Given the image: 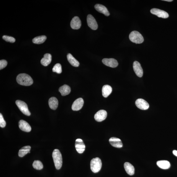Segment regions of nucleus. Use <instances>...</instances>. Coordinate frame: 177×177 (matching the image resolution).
<instances>
[{"label":"nucleus","instance_id":"obj_16","mask_svg":"<svg viewBox=\"0 0 177 177\" xmlns=\"http://www.w3.org/2000/svg\"><path fill=\"white\" fill-rule=\"evenodd\" d=\"M19 127L20 130L25 132H29L31 130V128L28 123L23 120H20Z\"/></svg>","mask_w":177,"mask_h":177},{"label":"nucleus","instance_id":"obj_30","mask_svg":"<svg viewBox=\"0 0 177 177\" xmlns=\"http://www.w3.org/2000/svg\"><path fill=\"white\" fill-rule=\"evenodd\" d=\"M6 125V121H5L3 116L1 114H0V126L1 128H4Z\"/></svg>","mask_w":177,"mask_h":177},{"label":"nucleus","instance_id":"obj_21","mask_svg":"<svg viewBox=\"0 0 177 177\" xmlns=\"http://www.w3.org/2000/svg\"><path fill=\"white\" fill-rule=\"evenodd\" d=\"M59 91L60 92L61 95L65 96L70 93L71 89L70 87L67 85L61 86L59 89Z\"/></svg>","mask_w":177,"mask_h":177},{"label":"nucleus","instance_id":"obj_14","mask_svg":"<svg viewBox=\"0 0 177 177\" xmlns=\"http://www.w3.org/2000/svg\"><path fill=\"white\" fill-rule=\"evenodd\" d=\"M70 25L71 28L73 29L77 30L80 28L81 23L79 17H74L71 20Z\"/></svg>","mask_w":177,"mask_h":177},{"label":"nucleus","instance_id":"obj_19","mask_svg":"<svg viewBox=\"0 0 177 177\" xmlns=\"http://www.w3.org/2000/svg\"><path fill=\"white\" fill-rule=\"evenodd\" d=\"M124 168L127 173L129 175L132 176L135 173L134 167L129 162H125L124 164Z\"/></svg>","mask_w":177,"mask_h":177},{"label":"nucleus","instance_id":"obj_23","mask_svg":"<svg viewBox=\"0 0 177 177\" xmlns=\"http://www.w3.org/2000/svg\"><path fill=\"white\" fill-rule=\"evenodd\" d=\"M156 164L159 167L163 169H168L171 166L170 163L167 160L158 161Z\"/></svg>","mask_w":177,"mask_h":177},{"label":"nucleus","instance_id":"obj_17","mask_svg":"<svg viewBox=\"0 0 177 177\" xmlns=\"http://www.w3.org/2000/svg\"><path fill=\"white\" fill-rule=\"evenodd\" d=\"M95 8L99 12L104 14L106 16H109L110 15V13L106 8L103 5L100 4H96L94 6Z\"/></svg>","mask_w":177,"mask_h":177},{"label":"nucleus","instance_id":"obj_1","mask_svg":"<svg viewBox=\"0 0 177 177\" xmlns=\"http://www.w3.org/2000/svg\"><path fill=\"white\" fill-rule=\"evenodd\" d=\"M17 83L20 85L29 86L33 84L32 78L29 75L26 74H20L17 77Z\"/></svg>","mask_w":177,"mask_h":177},{"label":"nucleus","instance_id":"obj_4","mask_svg":"<svg viewBox=\"0 0 177 177\" xmlns=\"http://www.w3.org/2000/svg\"><path fill=\"white\" fill-rule=\"evenodd\" d=\"M129 39L132 42L136 43L141 44L144 42V38L140 33L137 31L131 32L129 35Z\"/></svg>","mask_w":177,"mask_h":177},{"label":"nucleus","instance_id":"obj_27","mask_svg":"<svg viewBox=\"0 0 177 177\" xmlns=\"http://www.w3.org/2000/svg\"><path fill=\"white\" fill-rule=\"evenodd\" d=\"M33 166L34 168L37 170H41L43 167V164L39 160H35L33 164Z\"/></svg>","mask_w":177,"mask_h":177},{"label":"nucleus","instance_id":"obj_25","mask_svg":"<svg viewBox=\"0 0 177 177\" xmlns=\"http://www.w3.org/2000/svg\"><path fill=\"white\" fill-rule=\"evenodd\" d=\"M67 58L69 62L71 65L75 67H78L79 65L78 61L74 58L71 54L69 53L67 56Z\"/></svg>","mask_w":177,"mask_h":177},{"label":"nucleus","instance_id":"obj_24","mask_svg":"<svg viewBox=\"0 0 177 177\" xmlns=\"http://www.w3.org/2000/svg\"><path fill=\"white\" fill-rule=\"evenodd\" d=\"M31 147L30 146H26L20 149L18 153L19 156L20 157H24L27 154L30 153Z\"/></svg>","mask_w":177,"mask_h":177},{"label":"nucleus","instance_id":"obj_15","mask_svg":"<svg viewBox=\"0 0 177 177\" xmlns=\"http://www.w3.org/2000/svg\"><path fill=\"white\" fill-rule=\"evenodd\" d=\"M109 142L110 144L115 147L119 148L122 147L121 141L119 138L112 137L110 138Z\"/></svg>","mask_w":177,"mask_h":177},{"label":"nucleus","instance_id":"obj_12","mask_svg":"<svg viewBox=\"0 0 177 177\" xmlns=\"http://www.w3.org/2000/svg\"><path fill=\"white\" fill-rule=\"evenodd\" d=\"M83 104L84 101L83 99L81 98L78 99L73 102L71 109L74 111H79L82 108Z\"/></svg>","mask_w":177,"mask_h":177},{"label":"nucleus","instance_id":"obj_22","mask_svg":"<svg viewBox=\"0 0 177 177\" xmlns=\"http://www.w3.org/2000/svg\"><path fill=\"white\" fill-rule=\"evenodd\" d=\"M112 91V89L111 86L109 85H105L102 87V95L104 97H108L111 93Z\"/></svg>","mask_w":177,"mask_h":177},{"label":"nucleus","instance_id":"obj_3","mask_svg":"<svg viewBox=\"0 0 177 177\" xmlns=\"http://www.w3.org/2000/svg\"><path fill=\"white\" fill-rule=\"evenodd\" d=\"M91 169L94 173H97L101 170L102 167L101 161L99 158L92 159L90 163Z\"/></svg>","mask_w":177,"mask_h":177},{"label":"nucleus","instance_id":"obj_6","mask_svg":"<svg viewBox=\"0 0 177 177\" xmlns=\"http://www.w3.org/2000/svg\"><path fill=\"white\" fill-rule=\"evenodd\" d=\"M87 22L88 26L93 30H96L98 28V24L94 18L91 15H89L87 17Z\"/></svg>","mask_w":177,"mask_h":177},{"label":"nucleus","instance_id":"obj_7","mask_svg":"<svg viewBox=\"0 0 177 177\" xmlns=\"http://www.w3.org/2000/svg\"><path fill=\"white\" fill-rule=\"evenodd\" d=\"M150 11L151 13L156 15L159 17L166 19L169 17V14L167 12L158 9L153 8L151 9Z\"/></svg>","mask_w":177,"mask_h":177},{"label":"nucleus","instance_id":"obj_26","mask_svg":"<svg viewBox=\"0 0 177 177\" xmlns=\"http://www.w3.org/2000/svg\"><path fill=\"white\" fill-rule=\"evenodd\" d=\"M47 39V37L45 35H41L35 37L32 42L36 44H41L44 42Z\"/></svg>","mask_w":177,"mask_h":177},{"label":"nucleus","instance_id":"obj_9","mask_svg":"<svg viewBox=\"0 0 177 177\" xmlns=\"http://www.w3.org/2000/svg\"><path fill=\"white\" fill-rule=\"evenodd\" d=\"M135 104L137 107L141 110H147L149 107L148 103L145 100L142 99H137L136 101Z\"/></svg>","mask_w":177,"mask_h":177},{"label":"nucleus","instance_id":"obj_18","mask_svg":"<svg viewBox=\"0 0 177 177\" xmlns=\"http://www.w3.org/2000/svg\"><path fill=\"white\" fill-rule=\"evenodd\" d=\"M52 61V56L50 53H46L41 60V63L45 66H48Z\"/></svg>","mask_w":177,"mask_h":177},{"label":"nucleus","instance_id":"obj_31","mask_svg":"<svg viewBox=\"0 0 177 177\" xmlns=\"http://www.w3.org/2000/svg\"><path fill=\"white\" fill-rule=\"evenodd\" d=\"M7 61L5 60H1L0 61V70L4 69L7 66Z\"/></svg>","mask_w":177,"mask_h":177},{"label":"nucleus","instance_id":"obj_29","mask_svg":"<svg viewBox=\"0 0 177 177\" xmlns=\"http://www.w3.org/2000/svg\"><path fill=\"white\" fill-rule=\"evenodd\" d=\"M2 38L7 42L13 43L16 41L15 38L9 36L4 35L2 37Z\"/></svg>","mask_w":177,"mask_h":177},{"label":"nucleus","instance_id":"obj_20","mask_svg":"<svg viewBox=\"0 0 177 177\" xmlns=\"http://www.w3.org/2000/svg\"><path fill=\"white\" fill-rule=\"evenodd\" d=\"M49 105L50 108L55 110L57 108L58 106V100L54 97H51L49 100Z\"/></svg>","mask_w":177,"mask_h":177},{"label":"nucleus","instance_id":"obj_11","mask_svg":"<svg viewBox=\"0 0 177 177\" xmlns=\"http://www.w3.org/2000/svg\"><path fill=\"white\" fill-rule=\"evenodd\" d=\"M75 146L76 151L79 153H83L85 150V146L81 139L78 138L76 140Z\"/></svg>","mask_w":177,"mask_h":177},{"label":"nucleus","instance_id":"obj_33","mask_svg":"<svg viewBox=\"0 0 177 177\" xmlns=\"http://www.w3.org/2000/svg\"><path fill=\"white\" fill-rule=\"evenodd\" d=\"M163 1H168V2H171V1H173V0H163Z\"/></svg>","mask_w":177,"mask_h":177},{"label":"nucleus","instance_id":"obj_28","mask_svg":"<svg viewBox=\"0 0 177 177\" xmlns=\"http://www.w3.org/2000/svg\"><path fill=\"white\" fill-rule=\"evenodd\" d=\"M54 72H56L58 74H61L62 73V67L60 63H57L55 65L52 69Z\"/></svg>","mask_w":177,"mask_h":177},{"label":"nucleus","instance_id":"obj_32","mask_svg":"<svg viewBox=\"0 0 177 177\" xmlns=\"http://www.w3.org/2000/svg\"><path fill=\"white\" fill-rule=\"evenodd\" d=\"M173 153L174 155L177 156V151L175 150H174Z\"/></svg>","mask_w":177,"mask_h":177},{"label":"nucleus","instance_id":"obj_10","mask_svg":"<svg viewBox=\"0 0 177 177\" xmlns=\"http://www.w3.org/2000/svg\"><path fill=\"white\" fill-rule=\"evenodd\" d=\"M102 62L104 65L112 68L116 67L119 65L117 61L114 58H104Z\"/></svg>","mask_w":177,"mask_h":177},{"label":"nucleus","instance_id":"obj_8","mask_svg":"<svg viewBox=\"0 0 177 177\" xmlns=\"http://www.w3.org/2000/svg\"><path fill=\"white\" fill-rule=\"evenodd\" d=\"M107 114V112L105 110H99L95 115L94 119L97 122H101L106 119Z\"/></svg>","mask_w":177,"mask_h":177},{"label":"nucleus","instance_id":"obj_5","mask_svg":"<svg viewBox=\"0 0 177 177\" xmlns=\"http://www.w3.org/2000/svg\"><path fill=\"white\" fill-rule=\"evenodd\" d=\"M17 106L23 114L27 116H30L31 113L28 109L27 104L24 101L17 100L16 101Z\"/></svg>","mask_w":177,"mask_h":177},{"label":"nucleus","instance_id":"obj_2","mask_svg":"<svg viewBox=\"0 0 177 177\" xmlns=\"http://www.w3.org/2000/svg\"><path fill=\"white\" fill-rule=\"evenodd\" d=\"M52 157L56 169L59 170L62 165V156L60 151L57 149L54 150L52 153Z\"/></svg>","mask_w":177,"mask_h":177},{"label":"nucleus","instance_id":"obj_13","mask_svg":"<svg viewBox=\"0 0 177 177\" xmlns=\"http://www.w3.org/2000/svg\"><path fill=\"white\" fill-rule=\"evenodd\" d=\"M133 67L136 75L140 78L142 77L143 70L140 63L137 61H135L133 63Z\"/></svg>","mask_w":177,"mask_h":177}]
</instances>
